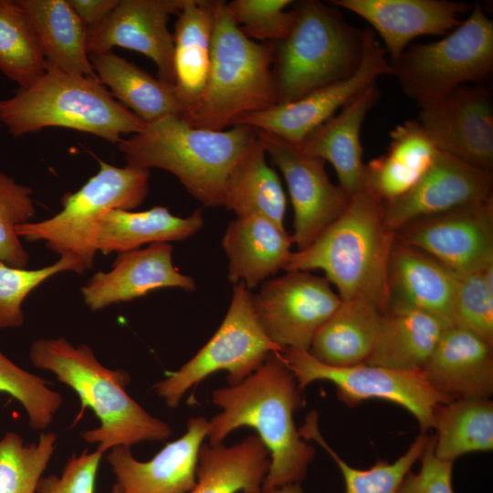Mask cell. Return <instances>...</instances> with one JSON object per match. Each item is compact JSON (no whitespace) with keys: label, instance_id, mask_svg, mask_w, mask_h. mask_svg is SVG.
Here are the masks:
<instances>
[{"label":"cell","instance_id":"cell-1","mask_svg":"<svg viewBox=\"0 0 493 493\" xmlns=\"http://www.w3.org/2000/svg\"><path fill=\"white\" fill-rule=\"evenodd\" d=\"M301 392L277 351L241 383L212 393V402L222 411L208 421L210 445L221 444L239 427L254 428L270 456L263 493L299 483L315 456V448L302 439L293 420L303 403Z\"/></svg>","mask_w":493,"mask_h":493},{"label":"cell","instance_id":"cell-2","mask_svg":"<svg viewBox=\"0 0 493 493\" xmlns=\"http://www.w3.org/2000/svg\"><path fill=\"white\" fill-rule=\"evenodd\" d=\"M396 235L383 202L364 189L309 246L292 252L288 271L320 269L341 300H362L383 313L389 303L388 270Z\"/></svg>","mask_w":493,"mask_h":493},{"label":"cell","instance_id":"cell-3","mask_svg":"<svg viewBox=\"0 0 493 493\" xmlns=\"http://www.w3.org/2000/svg\"><path fill=\"white\" fill-rule=\"evenodd\" d=\"M257 141V130L248 125L213 131L169 115L118 144L127 164L165 170L205 206L215 207L224 204L232 171Z\"/></svg>","mask_w":493,"mask_h":493},{"label":"cell","instance_id":"cell-4","mask_svg":"<svg viewBox=\"0 0 493 493\" xmlns=\"http://www.w3.org/2000/svg\"><path fill=\"white\" fill-rule=\"evenodd\" d=\"M29 356L35 367L52 372L78 394L81 406L74 424L87 408L94 412L100 426L81 435L100 452L142 441H163L171 435L167 423L130 396L129 373L102 365L86 344L74 346L63 337L39 339L32 343Z\"/></svg>","mask_w":493,"mask_h":493},{"label":"cell","instance_id":"cell-5","mask_svg":"<svg viewBox=\"0 0 493 493\" xmlns=\"http://www.w3.org/2000/svg\"><path fill=\"white\" fill-rule=\"evenodd\" d=\"M273 42L248 38L217 3L207 80L200 97L179 115L194 127L223 131L278 103Z\"/></svg>","mask_w":493,"mask_h":493},{"label":"cell","instance_id":"cell-6","mask_svg":"<svg viewBox=\"0 0 493 493\" xmlns=\"http://www.w3.org/2000/svg\"><path fill=\"white\" fill-rule=\"evenodd\" d=\"M0 121L14 137L60 127L110 142L145 123L113 99L98 78L47 68L35 83L0 100Z\"/></svg>","mask_w":493,"mask_h":493},{"label":"cell","instance_id":"cell-7","mask_svg":"<svg viewBox=\"0 0 493 493\" xmlns=\"http://www.w3.org/2000/svg\"><path fill=\"white\" fill-rule=\"evenodd\" d=\"M293 11L288 37L274 47L278 103L350 77L362 59L369 33L349 25L330 4L301 1Z\"/></svg>","mask_w":493,"mask_h":493},{"label":"cell","instance_id":"cell-8","mask_svg":"<svg viewBox=\"0 0 493 493\" xmlns=\"http://www.w3.org/2000/svg\"><path fill=\"white\" fill-rule=\"evenodd\" d=\"M150 172L100 161L98 172L76 192L61 199V210L38 222L16 226L20 239L42 241L59 257L71 260L82 274L93 267L103 217L113 209L132 210L145 200Z\"/></svg>","mask_w":493,"mask_h":493},{"label":"cell","instance_id":"cell-9","mask_svg":"<svg viewBox=\"0 0 493 493\" xmlns=\"http://www.w3.org/2000/svg\"><path fill=\"white\" fill-rule=\"evenodd\" d=\"M404 92L424 107L493 71V21L479 4L441 40L414 45L390 62Z\"/></svg>","mask_w":493,"mask_h":493},{"label":"cell","instance_id":"cell-10","mask_svg":"<svg viewBox=\"0 0 493 493\" xmlns=\"http://www.w3.org/2000/svg\"><path fill=\"white\" fill-rule=\"evenodd\" d=\"M282 350L260 325L250 289L238 282L234 286L226 315L213 337L153 388L167 406L176 408L186 391L210 374L226 371L228 386L236 385L256 372L270 353Z\"/></svg>","mask_w":493,"mask_h":493},{"label":"cell","instance_id":"cell-11","mask_svg":"<svg viewBox=\"0 0 493 493\" xmlns=\"http://www.w3.org/2000/svg\"><path fill=\"white\" fill-rule=\"evenodd\" d=\"M278 353L301 391L313 382L328 381L336 386L339 399L349 406L369 399L397 404L414 416L421 433L432 428L436 408L453 401L437 393L422 372H403L368 363L330 366L317 361L308 351L289 348Z\"/></svg>","mask_w":493,"mask_h":493},{"label":"cell","instance_id":"cell-12","mask_svg":"<svg viewBox=\"0 0 493 493\" xmlns=\"http://www.w3.org/2000/svg\"><path fill=\"white\" fill-rule=\"evenodd\" d=\"M341 301L325 278L309 271H288L253 294L255 312L269 340L281 349L302 351L309 350Z\"/></svg>","mask_w":493,"mask_h":493},{"label":"cell","instance_id":"cell-13","mask_svg":"<svg viewBox=\"0 0 493 493\" xmlns=\"http://www.w3.org/2000/svg\"><path fill=\"white\" fill-rule=\"evenodd\" d=\"M392 75L386 50L370 29L362 59L350 77L321 87L304 97L278 103L250 114L239 122L288 142L300 144L315 129L330 120L383 75Z\"/></svg>","mask_w":493,"mask_h":493},{"label":"cell","instance_id":"cell-14","mask_svg":"<svg viewBox=\"0 0 493 493\" xmlns=\"http://www.w3.org/2000/svg\"><path fill=\"white\" fill-rule=\"evenodd\" d=\"M395 235L454 272L478 270L493 261V198L414 220Z\"/></svg>","mask_w":493,"mask_h":493},{"label":"cell","instance_id":"cell-15","mask_svg":"<svg viewBox=\"0 0 493 493\" xmlns=\"http://www.w3.org/2000/svg\"><path fill=\"white\" fill-rule=\"evenodd\" d=\"M258 140L286 181L294 210L298 250L309 246L346 209L350 198L331 183L325 162L303 152L297 144L257 131Z\"/></svg>","mask_w":493,"mask_h":493},{"label":"cell","instance_id":"cell-16","mask_svg":"<svg viewBox=\"0 0 493 493\" xmlns=\"http://www.w3.org/2000/svg\"><path fill=\"white\" fill-rule=\"evenodd\" d=\"M417 121L439 151L492 171L493 97L489 88L462 85L421 107Z\"/></svg>","mask_w":493,"mask_h":493},{"label":"cell","instance_id":"cell-17","mask_svg":"<svg viewBox=\"0 0 493 493\" xmlns=\"http://www.w3.org/2000/svg\"><path fill=\"white\" fill-rule=\"evenodd\" d=\"M184 0H119L98 24L87 27L89 55L112 51L120 47L150 58L158 78L174 86L173 35L168 28Z\"/></svg>","mask_w":493,"mask_h":493},{"label":"cell","instance_id":"cell-18","mask_svg":"<svg viewBox=\"0 0 493 493\" xmlns=\"http://www.w3.org/2000/svg\"><path fill=\"white\" fill-rule=\"evenodd\" d=\"M492 171L439 151L418 182L404 194L383 203L384 218L395 233L408 223L492 196Z\"/></svg>","mask_w":493,"mask_h":493},{"label":"cell","instance_id":"cell-19","mask_svg":"<svg viewBox=\"0 0 493 493\" xmlns=\"http://www.w3.org/2000/svg\"><path fill=\"white\" fill-rule=\"evenodd\" d=\"M208 420L192 417L186 432L149 461H139L131 447L110 449L107 460L121 493H188L196 483L198 456L207 436Z\"/></svg>","mask_w":493,"mask_h":493},{"label":"cell","instance_id":"cell-20","mask_svg":"<svg viewBox=\"0 0 493 493\" xmlns=\"http://www.w3.org/2000/svg\"><path fill=\"white\" fill-rule=\"evenodd\" d=\"M163 288L185 291L196 288L194 280L173 263L169 243L117 254L109 271L96 272L81 288L84 303L91 311L130 301Z\"/></svg>","mask_w":493,"mask_h":493},{"label":"cell","instance_id":"cell-21","mask_svg":"<svg viewBox=\"0 0 493 493\" xmlns=\"http://www.w3.org/2000/svg\"><path fill=\"white\" fill-rule=\"evenodd\" d=\"M330 5L366 20L381 36L390 62L414 38L447 35L469 13L473 5L447 0H332Z\"/></svg>","mask_w":493,"mask_h":493},{"label":"cell","instance_id":"cell-22","mask_svg":"<svg viewBox=\"0 0 493 493\" xmlns=\"http://www.w3.org/2000/svg\"><path fill=\"white\" fill-rule=\"evenodd\" d=\"M423 374L439 393L456 399H489L493 393V344L458 326L442 333Z\"/></svg>","mask_w":493,"mask_h":493},{"label":"cell","instance_id":"cell-23","mask_svg":"<svg viewBox=\"0 0 493 493\" xmlns=\"http://www.w3.org/2000/svg\"><path fill=\"white\" fill-rule=\"evenodd\" d=\"M379 97L376 85L370 86L298 144L306 154L332 165L339 187L349 198L365 189L361 129Z\"/></svg>","mask_w":493,"mask_h":493},{"label":"cell","instance_id":"cell-24","mask_svg":"<svg viewBox=\"0 0 493 493\" xmlns=\"http://www.w3.org/2000/svg\"><path fill=\"white\" fill-rule=\"evenodd\" d=\"M388 287V308L418 309L453 325L454 272L426 253L396 239L390 257Z\"/></svg>","mask_w":493,"mask_h":493},{"label":"cell","instance_id":"cell-25","mask_svg":"<svg viewBox=\"0 0 493 493\" xmlns=\"http://www.w3.org/2000/svg\"><path fill=\"white\" fill-rule=\"evenodd\" d=\"M293 244L285 228L267 218L236 217L229 223L222 239L229 260L228 280L234 284L243 282L249 289L257 287L284 270Z\"/></svg>","mask_w":493,"mask_h":493},{"label":"cell","instance_id":"cell-26","mask_svg":"<svg viewBox=\"0 0 493 493\" xmlns=\"http://www.w3.org/2000/svg\"><path fill=\"white\" fill-rule=\"evenodd\" d=\"M447 327L426 312L389 307L381 315L374 348L365 363L403 372H422Z\"/></svg>","mask_w":493,"mask_h":493},{"label":"cell","instance_id":"cell-27","mask_svg":"<svg viewBox=\"0 0 493 493\" xmlns=\"http://www.w3.org/2000/svg\"><path fill=\"white\" fill-rule=\"evenodd\" d=\"M33 26L47 69L98 78L87 49V26L67 0H16Z\"/></svg>","mask_w":493,"mask_h":493},{"label":"cell","instance_id":"cell-28","mask_svg":"<svg viewBox=\"0 0 493 493\" xmlns=\"http://www.w3.org/2000/svg\"><path fill=\"white\" fill-rule=\"evenodd\" d=\"M390 136L387 151L365 168V189L383 203L408 192L439 152L417 120L397 125Z\"/></svg>","mask_w":493,"mask_h":493},{"label":"cell","instance_id":"cell-29","mask_svg":"<svg viewBox=\"0 0 493 493\" xmlns=\"http://www.w3.org/2000/svg\"><path fill=\"white\" fill-rule=\"evenodd\" d=\"M217 3L184 0L176 15L173 34L174 87L183 111L200 97L207 80Z\"/></svg>","mask_w":493,"mask_h":493},{"label":"cell","instance_id":"cell-30","mask_svg":"<svg viewBox=\"0 0 493 493\" xmlns=\"http://www.w3.org/2000/svg\"><path fill=\"white\" fill-rule=\"evenodd\" d=\"M269 465V452L255 435L231 446L203 444L196 483L188 493H263Z\"/></svg>","mask_w":493,"mask_h":493},{"label":"cell","instance_id":"cell-31","mask_svg":"<svg viewBox=\"0 0 493 493\" xmlns=\"http://www.w3.org/2000/svg\"><path fill=\"white\" fill-rule=\"evenodd\" d=\"M204 222L202 209L187 217L174 215L160 205L144 211L113 209L101 221L97 249L104 255L120 254L143 245L184 240L197 233Z\"/></svg>","mask_w":493,"mask_h":493},{"label":"cell","instance_id":"cell-32","mask_svg":"<svg viewBox=\"0 0 493 493\" xmlns=\"http://www.w3.org/2000/svg\"><path fill=\"white\" fill-rule=\"evenodd\" d=\"M89 56L100 83L145 124L182 113L183 105L173 85L152 77L112 51Z\"/></svg>","mask_w":493,"mask_h":493},{"label":"cell","instance_id":"cell-33","mask_svg":"<svg viewBox=\"0 0 493 493\" xmlns=\"http://www.w3.org/2000/svg\"><path fill=\"white\" fill-rule=\"evenodd\" d=\"M382 312L362 300H341L316 332L308 351L330 366L365 363L374 348Z\"/></svg>","mask_w":493,"mask_h":493},{"label":"cell","instance_id":"cell-34","mask_svg":"<svg viewBox=\"0 0 493 493\" xmlns=\"http://www.w3.org/2000/svg\"><path fill=\"white\" fill-rule=\"evenodd\" d=\"M266 154L258 140L232 171L223 206L236 217L262 216L285 228L287 197L278 173L267 163Z\"/></svg>","mask_w":493,"mask_h":493},{"label":"cell","instance_id":"cell-35","mask_svg":"<svg viewBox=\"0 0 493 493\" xmlns=\"http://www.w3.org/2000/svg\"><path fill=\"white\" fill-rule=\"evenodd\" d=\"M434 454L454 462L472 452L493 449V403L489 399H456L440 404L433 426Z\"/></svg>","mask_w":493,"mask_h":493},{"label":"cell","instance_id":"cell-36","mask_svg":"<svg viewBox=\"0 0 493 493\" xmlns=\"http://www.w3.org/2000/svg\"><path fill=\"white\" fill-rule=\"evenodd\" d=\"M299 433L302 438L320 444L337 463L344 478L345 493H396L404 477L419 460L431 436L421 433L407 451L393 463L378 460L367 469H359L347 464L324 440L319 431L316 411L308 414Z\"/></svg>","mask_w":493,"mask_h":493},{"label":"cell","instance_id":"cell-37","mask_svg":"<svg viewBox=\"0 0 493 493\" xmlns=\"http://www.w3.org/2000/svg\"><path fill=\"white\" fill-rule=\"evenodd\" d=\"M47 70L37 36L15 1L0 0V71L26 89Z\"/></svg>","mask_w":493,"mask_h":493},{"label":"cell","instance_id":"cell-38","mask_svg":"<svg viewBox=\"0 0 493 493\" xmlns=\"http://www.w3.org/2000/svg\"><path fill=\"white\" fill-rule=\"evenodd\" d=\"M57 439L54 432H46L26 445L19 435L7 432L0 439V493H36Z\"/></svg>","mask_w":493,"mask_h":493},{"label":"cell","instance_id":"cell-39","mask_svg":"<svg viewBox=\"0 0 493 493\" xmlns=\"http://www.w3.org/2000/svg\"><path fill=\"white\" fill-rule=\"evenodd\" d=\"M0 393L9 394L22 404L34 430L47 429L62 404V396L46 380L20 368L1 351Z\"/></svg>","mask_w":493,"mask_h":493},{"label":"cell","instance_id":"cell-40","mask_svg":"<svg viewBox=\"0 0 493 493\" xmlns=\"http://www.w3.org/2000/svg\"><path fill=\"white\" fill-rule=\"evenodd\" d=\"M32 193L0 172V262L11 267L26 268L29 261L16 228L36 214Z\"/></svg>","mask_w":493,"mask_h":493},{"label":"cell","instance_id":"cell-41","mask_svg":"<svg viewBox=\"0 0 493 493\" xmlns=\"http://www.w3.org/2000/svg\"><path fill=\"white\" fill-rule=\"evenodd\" d=\"M78 267L69 259L36 269L15 267L0 262V329L19 328L25 321L22 305L27 296L48 278Z\"/></svg>","mask_w":493,"mask_h":493},{"label":"cell","instance_id":"cell-42","mask_svg":"<svg viewBox=\"0 0 493 493\" xmlns=\"http://www.w3.org/2000/svg\"><path fill=\"white\" fill-rule=\"evenodd\" d=\"M454 278L453 325L493 344V287L485 281L480 269L454 272Z\"/></svg>","mask_w":493,"mask_h":493},{"label":"cell","instance_id":"cell-43","mask_svg":"<svg viewBox=\"0 0 493 493\" xmlns=\"http://www.w3.org/2000/svg\"><path fill=\"white\" fill-rule=\"evenodd\" d=\"M289 0H233L227 10L240 30L250 39L279 42L285 39L294 21V11L286 10Z\"/></svg>","mask_w":493,"mask_h":493},{"label":"cell","instance_id":"cell-44","mask_svg":"<svg viewBox=\"0 0 493 493\" xmlns=\"http://www.w3.org/2000/svg\"><path fill=\"white\" fill-rule=\"evenodd\" d=\"M104 453L84 449L67 462L60 477H42L36 493H95L98 470Z\"/></svg>","mask_w":493,"mask_h":493},{"label":"cell","instance_id":"cell-45","mask_svg":"<svg viewBox=\"0 0 493 493\" xmlns=\"http://www.w3.org/2000/svg\"><path fill=\"white\" fill-rule=\"evenodd\" d=\"M419 460V471H409L396 493H454L453 462L441 460L435 456L434 435L430 436Z\"/></svg>","mask_w":493,"mask_h":493},{"label":"cell","instance_id":"cell-46","mask_svg":"<svg viewBox=\"0 0 493 493\" xmlns=\"http://www.w3.org/2000/svg\"><path fill=\"white\" fill-rule=\"evenodd\" d=\"M67 1L87 27L100 22L119 2V0Z\"/></svg>","mask_w":493,"mask_h":493},{"label":"cell","instance_id":"cell-47","mask_svg":"<svg viewBox=\"0 0 493 493\" xmlns=\"http://www.w3.org/2000/svg\"><path fill=\"white\" fill-rule=\"evenodd\" d=\"M271 493H303V491L299 483H292L278 488Z\"/></svg>","mask_w":493,"mask_h":493},{"label":"cell","instance_id":"cell-48","mask_svg":"<svg viewBox=\"0 0 493 493\" xmlns=\"http://www.w3.org/2000/svg\"><path fill=\"white\" fill-rule=\"evenodd\" d=\"M110 493H121L120 488H119V487H118V485L116 483L113 485Z\"/></svg>","mask_w":493,"mask_h":493}]
</instances>
